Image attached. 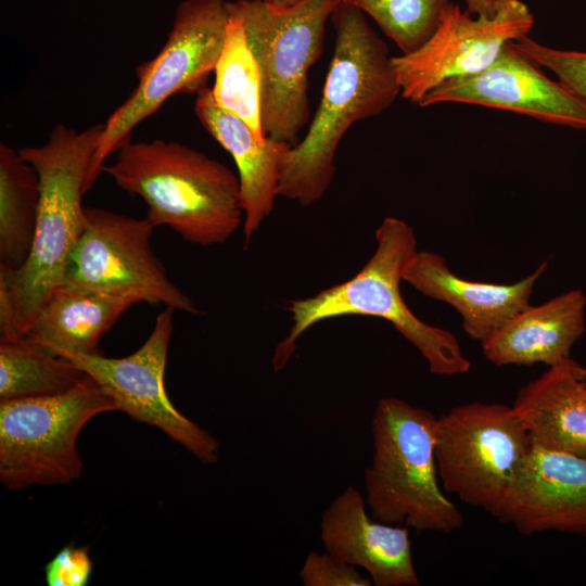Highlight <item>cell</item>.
I'll return each instance as SVG.
<instances>
[{
  "instance_id": "4",
  "label": "cell",
  "mask_w": 586,
  "mask_h": 586,
  "mask_svg": "<svg viewBox=\"0 0 586 586\" xmlns=\"http://www.w3.org/2000/svg\"><path fill=\"white\" fill-rule=\"evenodd\" d=\"M377 249L362 269L349 280L314 296L292 301L288 307L292 327L272 357L275 371L285 367L297 339L314 324L340 316H370L384 319L410 342L437 375L463 374L471 364L456 336L420 320L400 293L405 269L418 252L412 228L386 217L375 231Z\"/></svg>"
},
{
  "instance_id": "24",
  "label": "cell",
  "mask_w": 586,
  "mask_h": 586,
  "mask_svg": "<svg viewBox=\"0 0 586 586\" xmlns=\"http://www.w3.org/2000/svg\"><path fill=\"white\" fill-rule=\"evenodd\" d=\"M370 15L402 54L432 36L450 0H341Z\"/></svg>"
},
{
  "instance_id": "29",
  "label": "cell",
  "mask_w": 586,
  "mask_h": 586,
  "mask_svg": "<svg viewBox=\"0 0 586 586\" xmlns=\"http://www.w3.org/2000/svg\"><path fill=\"white\" fill-rule=\"evenodd\" d=\"M266 1H269L275 4H279V5H293L300 2L301 0H266Z\"/></svg>"
},
{
  "instance_id": "13",
  "label": "cell",
  "mask_w": 586,
  "mask_h": 586,
  "mask_svg": "<svg viewBox=\"0 0 586 586\" xmlns=\"http://www.w3.org/2000/svg\"><path fill=\"white\" fill-rule=\"evenodd\" d=\"M444 102L494 107L586 130V103L562 82L547 77L511 42L488 67L441 84L419 105Z\"/></svg>"
},
{
  "instance_id": "6",
  "label": "cell",
  "mask_w": 586,
  "mask_h": 586,
  "mask_svg": "<svg viewBox=\"0 0 586 586\" xmlns=\"http://www.w3.org/2000/svg\"><path fill=\"white\" fill-rule=\"evenodd\" d=\"M340 2L227 1L228 13L243 23L258 65L265 136L292 145L298 142L309 123L308 71L322 53L327 22Z\"/></svg>"
},
{
  "instance_id": "27",
  "label": "cell",
  "mask_w": 586,
  "mask_h": 586,
  "mask_svg": "<svg viewBox=\"0 0 586 586\" xmlns=\"http://www.w3.org/2000/svg\"><path fill=\"white\" fill-rule=\"evenodd\" d=\"M92 573V560L86 546L66 545L44 565L48 586H85Z\"/></svg>"
},
{
  "instance_id": "17",
  "label": "cell",
  "mask_w": 586,
  "mask_h": 586,
  "mask_svg": "<svg viewBox=\"0 0 586 586\" xmlns=\"http://www.w3.org/2000/svg\"><path fill=\"white\" fill-rule=\"evenodd\" d=\"M194 113L203 128L235 163L247 244L279 196L281 169L292 144L269 136L265 141L258 140L247 124L216 104L208 87L196 93Z\"/></svg>"
},
{
  "instance_id": "12",
  "label": "cell",
  "mask_w": 586,
  "mask_h": 586,
  "mask_svg": "<svg viewBox=\"0 0 586 586\" xmlns=\"http://www.w3.org/2000/svg\"><path fill=\"white\" fill-rule=\"evenodd\" d=\"M175 309L165 307L155 319L146 341L132 354L110 358L102 354H66L117 404L118 410L154 425L183 446L200 461L211 464L219 458V442L182 415L167 396L164 375Z\"/></svg>"
},
{
  "instance_id": "19",
  "label": "cell",
  "mask_w": 586,
  "mask_h": 586,
  "mask_svg": "<svg viewBox=\"0 0 586 586\" xmlns=\"http://www.w3.org/2000/svg\"><path fill=\"white\" fill-rule=\"evenodd\" d=\"M513 408L534 444L586 457V368L571 357L524 385Z\"/></svg>"
},
{
  "instance_id": "23",
  "label": "cell",
  "mask_w": 586,
  "mask_h": 586,
  "mask_svg": "<svg viewBox=\"0 0 586 586\" xmlns=\"http://www.w3.org/2000/svg\"><path fill=\"white\" fill-rule=\"evenodd\" d=\"M214 75L211 90L216 104L242 119L258 140L265 141L267 136L262 126L258 65L249 46L242 21L231 14Z\"/></svg>"
},
{
  "instance_id": "14",
  "label": "cell",
  "mask_w": 586,
  "mask_h": 586,
  "mask_svg": "<svg viewBox=\"0 0 586 586\" xmlns=\"http://www.w3.org/2000/svg\"><path fill=\"white\" fill-rule=\"evenodd\" d=\"M524 535L586 537V457L533 443L498 515Z\"/></svg>"
},
{
  "instance_id": "10",
  "label": "cell",
  "mask_w": 586,
  "mask_h": 586,
  "mask_svg": "<svg viewBox=\"0 0 586 586\" xmlns=\"http://www.w3.org/2000/svg\"><path fill=\"white\" fill-rule=\"evenodd\" d=\"M85 213L86 224L68 255L62 284L199 313L154 254L150 239L155 227L146 217L99 207H86Z\"/></svg>"
},
{
  "instance_id": "18",
  "label": "cell",
  "mask_w": 586,
  "mask_h": 586,
  "mask_svg": "<svg viewBox=\"0 0 586 586\" xmlns=\"http://www.w3.org/2000/svg\"><path fill=\"white\" fill-rule=\"evenodd\" d=\"M586 295L572 290L514 315L481 343L496 366L545 364L570 358L573 344L585 331Z\"/></svg>"
},
{
  "instance_id": "25",
  "label": "cell",
  "mask_w": 586,
  "mask_h": 586,
  "mask_svg": "<svg viewBox=\"0 0 586 586\" xmlns=\"http://www.w3.org/2000/svg\"><path fill=\"white\" fill-rule=\"evenodd\" d=\"M511 44L539 67L555 73L560 82L586 103V52L553 49L528 36Z\"/></svg>"
},
{
  "instance_id": "15",
  "label": "cell",
  "mask_w": 586,
  "mask_h": 586,
  "mask_svg": "<svg viewBox=\"0 0 586 586\" xmlns=\"http://www.w3.org/2000/svg\"><path fill=\"white\" fill-rule=\"evenodd\" d=\"M366 498L347 486L324 510L320 537L326 551L362 568L377 586H418L408 527L374 520Z\"/></svg>"
},
{
  "instance_id": "2",
  "label": "cell",
  "mask_w": 586,
  "mask_h": 586,
  "mask_svg": "<svg viewBox=\"0 0 586 586\" xmlns=\"http://www.w3.org/2000/svg\"><path fill=\"white\" fill-rule=\"evenodd\" d=\"M102 171L145 202L154 227L166 226L192 244H222L244 222L238 176L182 143L130 140Z\"/></svg>"
},
{
  "instance_id": "8",
  "label": "cell",
  "mask_w": 586,
  "mask_h": 586,
  "mask_svg": "<svg viewBox=\"0 0 586 586\" xmlns=\"http://www.w3.org/2000/svg\"><path fill=\"white\" fill-rule=\"evenodd\" d=\"M226 0H183L160 52L136 68L138 84L103 124L87 180L89 191L106 158L131 140V132L173 95L198 93L219 59L228 22Z\"/></svg>"
},
{
  "instance_id": "1",
  "label": "cell",
  "mask_w": 586,
  "mask_h": 586,
  "mask_svg": "<svg viewBox=\"0 0 586 586\" xmlns=\"http://www.w3.org/2000/svg\"><path fill=\"white\" fill-rule=\"evenodd\" d=\"M330 21L334 49L322 97L306 135L285 155L278 188L279 196L303 206L329 189L348 128L387 110L402 92L387 46L365 13L341 1Z\"/></svg>"
},
{
  "instance_id": "11",
  "label": "cell",
  "mask_w": 586,
  "mask_h": 586,
  "mask_svg": "<svg viewBox=\"0 0 586 586\" xmlns=\"http://www.w3.org/2000/svg\"><path fill=\"white\" fill-rule=\"evenodd\" d=\"M533 25L534 15L521 0H496L492 16L472 15L449 2L423 46L392 56L402 97L419 105L441 84L482 72Z\"/></svg>"
},
{
  "instance_id": "20",
  "label": "cell",
  "mask_w": 586,
  "mask_h": 586,
  "mask_svg": "<svg viewBox=\"0 0 586 586\" xmlns=\"http://www.w3.org/2000/svg\"><path fill=\"white\" fill-rule=\"evenodd\" d=\"M133 304L130 298L61 284L25 335L59 356L98 354L101 337Z\"/></svg>"
},
{
  "instance_id": "5",
  "label": "cell",
  "mask_w": 586,
  "mask_h": 586,
  "mask_svg": "<svg viewBox=\"0 0 586 586\" xmlns=\"http://www.w3.org/2000/svg\"><path fill=\"white\" fill-rule=\"evenodd\" d=\"M436 421L404 399H379L371 420L372 462L365 470L366 502L374 520L418 532L462 526L461 511L438 483Z\"/></svg>"
},
{
  "instance_id": "7",
  "label": "cell",
  "mask_w": 586,
  "mask_h": 586,
  "mask_svg": "<svg viewBox=\"0 0 586 586\" xmlns=\"http://www.w3.org/2000/svg\"><path fill=\"white\" fill-rule=\"evenodd\" d=\"M114 410V398L89 375L64 393L0 402L1 483L20 491L77 480L80 431L95 416Z\"/></svg>"
},
{
  "instance_id": "9",
  "label": "cell",
  "mask_w": 586,
  "mask_h": 586,
  "mask_svg": "<svg viewBox=\"0 0 586 586\" xmlns=\"http://www.w3.org/2000/svg\"><path fill=\"white\" fill-rule=\"evenodd\" d=\"M513 406L472 402L437 418L435 457L445 492L498 518L532 448Z\"/></svg>"
},
{
  "instance_id": "22",
  "label": "cell",
  "mask_w": 586,
  "mask_h": 586,
  "mask_svg": "<svg viewBox=\"0 0 586 586\" xmlns=\"http://www.w3.org/2000/svg\"><path fill=\"white\" fill-rule=\"evenodd\" d=\"M39 179L18 150L0 143V270H16L27 260L35 238Z\"/></svg>"
},
{
  "instance_id": "28",
  "label": "cell",
  "mask_w": 586,
  "mask_h": 586,
  "mask_svg": "<svg viewBox=\"0 0 586 586\" xmlns=\"http://www.w3.org/2000/svg\"><path fill=\"white\" fill-rule=\"evenodd\" d=\"M467 11L476 16H492L496 9V0H464Z\"/></svg>"
},
{
  "instance_id": "16",
  "label": "cell",
  "mask_w": 586,
  "mask_h": 586,
  "mask_svg": "<svg viewBox=\"0 0 586 586\" xmlns=\"http://www.w3.org/2000/svg\"><path fill=\"white\" fill-rule=\"evenodd\" d=\"M547 267L545 260L533 273L512 284L479 282L451 272L441 255L418 251L403 279L423 295L453 306L462 318L466 333L482 343L531 305L534 285Z\"/></svg>"
},
{
  "instance_id": "26",
  "label": "cell",
  "mask_w": 586,
  "mask_h": 586,
  "mask_svg": "<svg viewBox=\"0 0 586 586\" xmlns=\"http://www.w3.org/2000/svg\"><path fill=\"white\" fill-rule=\"evenodd\" d=\"M298 576L304 586H371V578L356 566L326 551L308 553Z\"/></svg>"
},
{
  "instance_id": "3",
  "label": "cell",
  "mask_w": 586,
  "mask_h": 586,
  "mask_svg": "<svg viewBox=\"0 0 586 586\" xmlns=\"http://www.w3.org/2000/svg\"><path fill=\"white\" fill-rule=\"evenodd\" d=\"M102 129L103 124L80 131L59 124L43 144L18 150L38 175V216L27 260L16 270H0V286L23 334L63 283L68 255L84 230L82 196Z\"/></svg>"
},
{
  "instance_id": "21",
  "label": "cell",
  "mask_w": 586,
  "mask_h": 586,
  "mask_svg": "<svg viewBox=\"0 0 586 586\" xmlns=\"http://www.w3.org/2000/svg\"><path fill=\"white\" fill-rule=\"evenodd\" d=\"M87 377L75 364L17 329L9 297L0 286V402L64 393Z\"/></svg>"
}]
</instances>
